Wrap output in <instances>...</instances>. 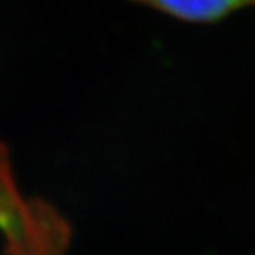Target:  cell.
I'll list each match as a JSON object with an SVG mask.
<instances>
[{"instance_id": "obj_1", "label": "cell", "mask_w": 255, "mask_h": 255, "mask_svg": "<svg viewBox=\"0 0 255 255\" xmlns=\"http://www.w3.org/2000/svg\"><path fill=\"white\" fill-rule=\"evenodd\" d=\"M0 157V231L6 240L4 255H64L70 229L53 208L23 201Z\"/></svg>"}, {"instance_id": "obj_2", "label": "cell", "mask_w": 255, "mask_h": 255, "mask_svg": "<svg viewBox=\"0 0 255 255\" xmlns=\"http://www.w3.org/2000/svg\"><path fill=\"white\" fill-rule=\"evenodd\" d=\"M164 11L172 17L191 23H210L229 15L231 11L255 6V0H134Z\"/></svg>"}]
</instances>
